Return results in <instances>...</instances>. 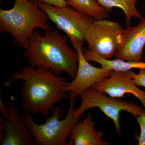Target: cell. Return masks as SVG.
<instances>
[{"label":"cell","mask_w":145,"mask_h":145,"mask_svg":"<svg viewBox=\"0 0 145 145\" xmlns=\"http://www.w3.org/2000/svg\"><path fill=\"white\" fill-rule=\"evenodd\" d=\"M70 42L78 53V70L73 81L65 88L64 91L78 96L87 89L108 78L113 70L95 67L90 64L83 53L84 42L76 40Z\"/></svg>","instance_id":"cell-8"},{"label":"cell","mask_w":145,"mask_h":145,"mask_svg":"<svg viewBox=\"0 0 145 145\" xmlns=\"http://www.w3.org/2000/svg\"><path fill=\"white\" fill-rule=\"evenodd\" d=\"M121 25L106 19L94 20L85 34L89 52L110 59L115 56L121 41Z\"/></svg>","instance_id":"cell-6"},{"label":"cell","mask_w":145,"mask_h":145,"mask_svg":"<svg viewBox=\"0 0 145 145\" xmlns=\"http://www.w3.org/2000/svg\"><path fill=\"white\" fill-rule=\"evenodd\" d=\"M66 3L67 5L90 16L94 20L106 19L110 13L96 0H66Z\"/></svg>","instance_id":"cell-15"},{"label":"cell","mask_w":145,"mask_h":145,"mask_svg":"<svg viewBox=\"0 0 145 145\" xmlns=\"http://www.w3.org/2000/svg\"><path fill=\"white\" fill-rule=\"evenodd\" d=\"M84 56L88 61L94 62L101 65V67L116 71H128L133 69H145V63L141 61H126L117 59H105L97 54L89 52L83 48Z\"/></svg>","instance_id":"cell-13"},{"label":"cell","mask_w":145,"mask_h":145,"mask_svg":"<svg viewBox=\"0 0 145 145\" xmlns=\"http://www.w3.org/2000/svg\"><path fill=\"white\" fill-rule=\"evenodd\" d=\"M67 37L57 30H45L44 35L39 31L32 34L24 57L29 66L42 67L57 75L63 72L74 79L77 73L79 58L78 52L71 47Z\"/></svg>","instance_id":"cell-2"},{"label":"cell","mask_w":145,"mask_h":145,"mask_svg":"<svg viewBox=\"0 0 145 145\" xmlns=\"http://www.w3.org/2000/svg\"><path fill=\"white\" fill-rule=\"evenodd\" d=\"M7 108V117L4 118L1 115L0 144H34L33 135L25 125L22 115L16 104L8 102Z\"/></svg>","instance_id":"cell-9"},{"label":"cell","mask_w":145,"mask_h":145,"mask_svg":"<svg viewBox=\"0 0 145 145\" xmlns=\"http://www.w3.org/2000/svg\"><path fill=\"white\" fill-rule=\"evenodd\" d=\"M103 134L97 132L94 127L92 115L89 113L86 118L73 127L67 145H107L108 142L103 139Z\"/></svg>","instance_id":"cell-12"},{"label":"cell","mask_w":145,"mask_h":145,"mask_svg":"<svg viewBox=\"0 0 145 145\" xmlns=\"http://www.w3.org/2000/svg\"><path fill=\"white\" fill-rule=\"evenodd\" d=\"M145 46V18L136 26H128L122 32L121 41L115 57L126 61H141Z\"/></svg>","instance_id":"cell-11"},{"label":"cell","mask_w":145,"mask_h":145,"mask_svg":"<svg viewBox=\"0 0 145 145\" xmlns=\"http://www.w3.org/2000/svg\"><path fill=\"white\" fill-rule=\"evenodd\" d=\"M36 2H43L52 5L57 7H65L67 6L66 0H29Z\"/></svg>","instance_id":"cell-18"},{"label":"cell","mask_w":145,"mask_h":145,"mask_svg":"<svg viewBox=\"0 0 145 145\" xmlns=\"http://www.w3.org/2000/svg\"><path fill=\"white\" fill-rule=\"evenodd\" d=\"M36 3L46 13L48 20L65 33L70 41L85 42V34L94 20L93 18L69 6L60 7L46 3Z\"/></svg>","instance_id":"cell-7"},{"label":"cell","mask_w":145,"mask_h":145,"mask_svg":"<svg viewBox=\"0 0 145 145\" xmlns=\"http://www.w3.org/2000/svg\"><path fill=\"white\" fill-rule=\"evenodd\" d=\"M70 95V106L67 116L61 119L63 110L59 106L52 110V116L47 118L45 123L36 124L32 119V114L25 112L22 114L24 122L34 137L35 143L39 145H67V140L79 118L75 116L73 108L77 96Z\"/></svg>","instance_id":"cell-4"},{"label":"cell","mask_w":145,"mask_h":145,"mask_svg":"<svg viewBox=\"0 0 145 145\" xmlns=\"http://www.w3.org/2000/svg\"><path fill=\"white\" fill-rule=\"evenodd\" d=\"M82 103L77 109L74 110L75 116L80 119L89 109L97 107L112 120L118 134L121 135L120 112L125 110L136 117L143 109L133 102L127 103L121 99L108 96L105 93L89 88L80 94Z\"/></svg>","instance_id":"cell-5"},{"label":"cell","mask_w":145,"mask_h":145,"mask_svg":"<svg viewBox=\"0 0 145 145\" xmlns=\"http://www.w3.org/2000/svg\"><path fill=\"white\" fill-rule=\"evenodd\" d=\"M48 20L36 2L15 0L11 9H0V31L12 35L13 43L25 49L36 29H50Z\"/></svg>","instance_id":"cell-3"},{"label":"cell","mask_w":145,"mask_h":145,"mask_svg":"<svg viewBox=\"0 0 145 145\" xmlns=\"http://www.w3.org/2000/svg\"><path fill=\"white\" fill-rule=\"evenodd\" d=\"M91 87L115 98H121L130 93L139 99L145 107V91L134 84L128 71H113L108 78Z\"/></svg>","instance_id":"cell-10"},{"label":"cell","mask_w":145,"mask_h":145,"mask_svg":"<svg viewBox=\"0 0 145 145\" xmlns=\"http://www.w3.org/2000/svg\"><path fill=\"white\" fill-rule=\"evenodd\" d=\"M19 80L24 81L20 91L24 109L43 116L52 111L54 104L67 97L64 89L70 83L42 67L30 66L13 72L5 85Z\"/></svg>","instance_id":"cell-1"},{"label":"cell","mask_w":145,"mask_h":145,"mask_svg":"<svg viewBox=\"0 0 145 145\" xmlns=\"http://www.w3.org/2000/svg\"><path fill=\"white\" fill-rule=\"evenodd\" d=\"M129 72L134 84L137 86L145 88V69H139V72L137 74L131 70L129 71Z\"/></svg>","instance_id":"cell-17"},{"label":"cell","mask_w":145,"mask_h":145,"mask_svg":"<svg viewBox=\"0 0 145 145\" xmlns=\"http://www.w3.org/2000/svg\"><path fill=\"white\" fill-rule=\"evenodd\" d=\"M98 3L110 12L113 8L121 9L125 13L127 26H130L133 18L142 19V15L138 11L136 3L139 0H96Z\"/></svg>","instance_id":"cell-14"},{"label":"cell","mask_w":145,"mask_h":145,"mask_svg":"<svg viewBox=\"0 0 145 145\" xmlns=\"http://www.w3.org/2000/svg\"><path fill=\"white\" fill-rule=\"evenodd\" d=\"M135 118L140 129V134L137 139L138 144L145 145V110L143 109Z\"/></svg>","instance_id":"cell-16"}]
</instances>
